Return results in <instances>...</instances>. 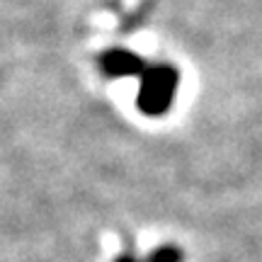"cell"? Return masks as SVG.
I'll return each instance as SVG.
<instances>
[{
    "mask_svg": "<svg viewBox=\"0 0 262 262\" xmlns=\"http://www.w3.org/2000/svg\"><path fill=\"white\" fill-rule=\"evenodd\" d=\"M100 68L110 78H129V75H143L148 66L143 63L139 54H134L129 49H110L100 56Z\"/></svg>",
    "mask_w": 262,
    "mask_h": 262,
    "instance_id": "7a4b0ae2",
    "label": "cell"
},
{
    "mask_svg": "<svg viewBox=\"0 0 262 262\" xmlns=\"http://www.w3.org/2000/svg\"><path fill=\"white\" fill-rule=\"evenodd\" d=\"M148 262H182V250L175 245H163L150 253Z\"/></svg>",
    "mask_w": 262,
    "mask_h": 262,
    "instance_id": "3957f363",
    "label": "cell"
},
{
    "mask_svg": "<svg viewBox=\"0 0 262 262\" xmlns=\"http://www.w3.org/2000/svg\"><path fill=\"white\" fill-rule=\"evenodd\" d=\"M180 88V71L168 63L150 66L141 75L139 95H136V107L146 117H163L168 112Z\"/></svg>",
    "mask_w": 262,
    "mask_h": 262,
    "instance_id": "6da1fadb",
    "label": "cell"
},
{
    "mask_svg": "<svg viewBox=\"0 0 262 262\" xmlns=\"http://www.w3.org/2000/svg\"><path fill=\"white\" fill-rule=\"evenodd\" d=\"M114 262H139V260H136L134 255H122V257H117Z\"/></svg>",
    "mask_w": 262,
    "mask_h": 262,
    "instance_id": "277c9868",
    "label": "cell"
}]
</instances>
